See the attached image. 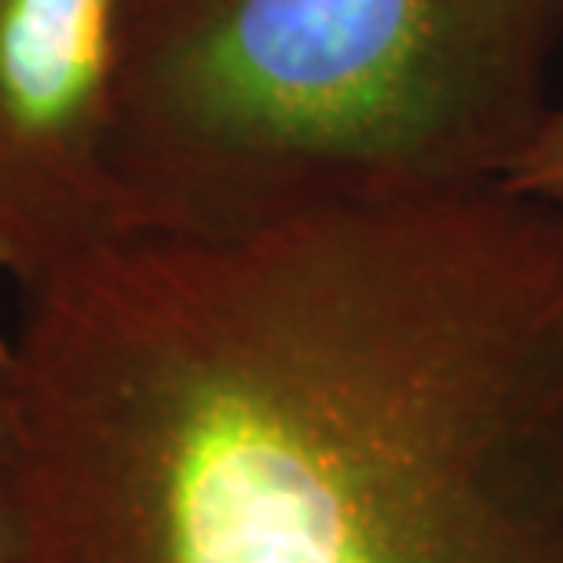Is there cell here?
<instances>
[{
	"label": "cell",
	"mask_w": 563,
	"mask_h": 563,
	"mask_svg": "<svg viewBox=\"0 0 563 563\" xmlns=\"http://www.w3.org/2000/svg\"><path fill=\"white\" fill-rule=\"evenodd\" d=\"M22 297L19 563H563L556 206L132 223Z\"/></svg>",
	"instance_id": "obj_1"
},
{
	"label": "cell",
	"mask_w": 563,
	"mask_h": 563,
	"mask_svg": "<svg viewBox=\"0 0 563 563\" xmlns=\"http://www.w3.org/2000/svg\"><path fill=\"white\" fill-rule=\"evenodd\" d=\"M560 30V0H121V228L501 184Z\"/></svg>",
	"instance_id": "obj_2"
},
{
	"label": "cell",
	"mask_w": 563,
	"mask_h": 563,
	"mask_svg": "<svg viewBox=\"0 0 563 563\" xmlns=\"http://www.w3.org/2000/svg\"><path fill=\"white\" fill-rule=\"evenodd\" d=\"M121 0H0V272L26 292L121 228Z\"/></svg>",
	"instance_id": "obj_3"
},
{
	"label": "cell",
	"mask_w": 563,
	"mask_h": 563,
	"mask_svg": "<svg viewBox=\"0 0 563 563\" xmlns=\"http://www.w3.org/2000/svg\"><path fill=\"white\" fill-rule=\"evenodd\" d=\"M560 15H563V0H560ZM501 187L512 190V195L563 209V103L556 107L549 103L545 118L531 132V140L523 143V151L505 168Z\"/></svg>",
	"instance_id": "obj_4"
},
{
	"label": "cell",
	"mask_w": 563,
	"mask_h": 563,
	"mask_svg": "<svg viewBox=\"0 0 563 563\" xmlns=\"http://www.w3.org/2000/svg\"><path fill=\"white\" fill-rule=\"evenodd\" d=\"M22 443V355L0 333V483H11Z\"/></svg>",
	"instance_id": "obj_5"
},
{
	"label": "cell",
	"mask_w": 563,
	"mask_h": 563,
	"mask_svg": "<svg viewBox=\"0 0 563 563\" xmlns=\"http://www.w3.org/2000/svg\"><path fill=\"white\" fill-rule=\"evenodd\" d=\"M0 563H19V527L11 509V483H0Z\"/></svg>",
	"instance_id": "obj_6"
}]
</instances>
